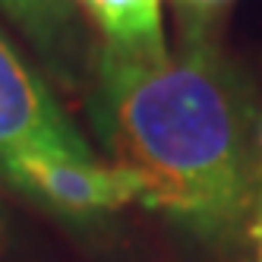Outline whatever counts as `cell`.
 Masks as SVG:
<instances>
[{"instance_id": "6da1fadb", "label": "cell", "mask_w": 262, "mask_h": 262, "mask_svg": "<svg viewBox=\"0 0 262 262\" xmlns=\"http://www.w3.org/2000/svg\"><path fill=\"white\" fill-rule=\"evenodd\" d=\"M89 114L139 202L202 240L228 237L253 196L259 126L234 67L202 23L177 51L104 45Z\"/></svg>"}, {"instance_id": "7a4b0ae2", "label": "cell", "mask_w": 262, "mask_h": 262, "mask_svg": "<svg viewBox=\"0 0 262 262\" xmlns=\"http://www.w3.org/2000/svg\"><path fill=\"white\" fill-rule=\"evenodd\" d=\"M0 180L63 218H98L139 199L136 180L117 164L76 152H23L0 164Z\"/></svg>"}, {"instance_id": "3957f363", "label": "cell", "mask_w": 262, "mask_h": 262, "mask_svg": "<svg viewBox=\"0 0 262 262\" xmlns=\"http://www.w3.org/2000/svg\"><path fill=\"white\" fill-rule=\"evenodd\" d=\"M23 152L92 155L51 89L0 32V164Z\"/></svg>"}, {"instance_id": "277c9868", "label": "cell", "mask_w": 262, "mask_h": 262, "mask_svg": "<svg viewBox=\"0 0 262 262\" xmlns=\"http://www.w3.org/2000/svg\"><path fill=\"white\" fill-rule=\"evenodd\" d=\"M10 19L26 32L38 54L60 73L63 82H76L79 67V26L67 0H0Z\"/></svg>"}, {"instance_id": "5b68a950", "label": "cell", "mask_w": 262, "mask_h": 262, "mask_svg": "<svg viewBox=\"0 0 262 262\" xmlns=\"http://www.w3.org/2000/svg\"><path fill=\"white\" fill-rule=\"evenodd\" d=\"M111 45L129 51L164 48L158 0H82Z\"/></svg>"}, {"instance_id": "8992f818", "label": "cell", "mask_w": 262, "mask_h": 262, "mask_svg": "<svg viewBox=\"0 0 262 262\" xmlns=\"http://www.w3.org/2000/svg\"><path fill=\"white\" fill-rule=\"evenodd\" d=\"M180 4H186V7H190V10H196V13H212V10L228 7L231 0H180Z\"/></svg>"}, {"instance_id": "52a82bcc", "label": "cell", "mask_w": 262, "mask_h": 262, "mask_svg": "<svg viewBox=\"0 0 262 262\" xmlns=\"http://www.w3.org/2000/svg\"><path fill=\"white\" fill-rule=\"evenodd\" d=\"M256 243H259V262H262V205H259V218H256Z\"/></svg>"}, {"instance_id": "ba28073f", "label": "cell", "mask_w": 262, "mask_h": 262, "mask_svg": "<svg viewBox=\"0 0 262 262\" xmlns=\"http://www.w3.org/2000/svg\"><path fill=\"white\" fill-rule=\"evenodd\" d=\"M259 158H262V123H259Z\"/></svg>"}]
</instances>
